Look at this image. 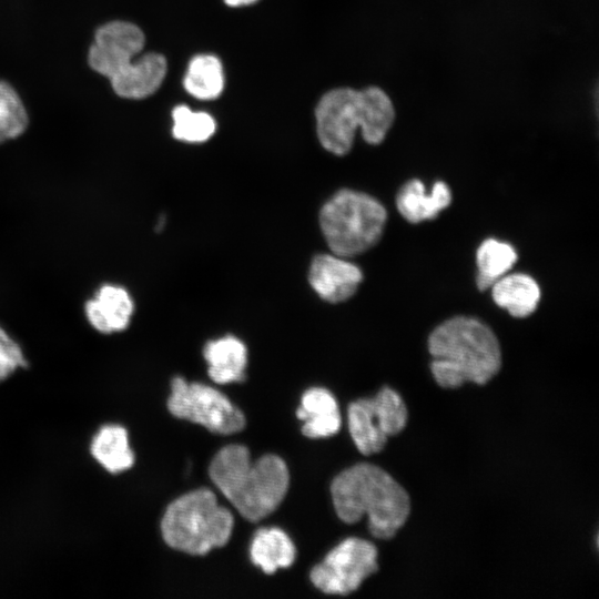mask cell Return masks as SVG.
Here are the masks:
<instances>
[{
  "label": "cell",
  "instance_id": "obj_1",
  "mask_svg": "<svg viewBox=\"0 0 599 599\" xmlns=\"http://www.w3.org/2000/svg\"><path fill=\"white\" fill-rule=\"evenodd\" d=\"M209 475L238 514L252 522L272 514L290 485L288 469L281 457L267 454L252 461L248 449L237 444L215 454Z\"/></svg>",
  "mask_w": 599,
  "mask_h": 599
},
{
  "label": "cell",
  "instance_id": "obj_2",
  "mask_svg": "<svg viewBox=\"0 0 599 599\" xmlns=\"http://www.w3.org/2000/svg\"><path fill=\"white\" fill-rule=\"evenodd\" d=\"M331 494L338 518L355 524L365 515L370 534L389 539L406 522L410 500L406 490L380 467L361 463L339 473Z\"/></svg>",
  "mask_w": 599,
  "mask_h": 599
},
{
  "label": "cell",
  "instance_id": "obj_3",
  "mask_svg": "<svg viewBox=\"0 0 599 599\" xmlns=\"http://www.w3.org/2000/svg\"><path fill=\"white\" fill-rule=\"evenodd\" d=\"M432 373L438 385L457 388L490 380L501 367L495 333L474 317L457 316L437 326L428 338Z\"/></svg>",
  "mask_w": 599,
  "mask_h": 599
},
{
  "label": "cell",
  "instance_id": "obj_4",
  "mask_svg": "<svg viewBox=\"0 0 599 599\" xmlns=\"http://www.w3.org/2000/svg\"><path fill=\"white\" fill-rule=\"evenodd\" d=\"M315 114L321 144L337 155L352 149L359 128L367 143L379 144L395 120L393 102L378 87L334 89L319 100Z\"/></svg>",
  "mask_w": 599,
  "mask_h": 599
},
{
  "label": "cell",
  "instance_id": "obj_5",
  "mask_svg": "<svg viewBox=\"0 0 599 599\" xmlns=\"http://www.w3.org/2000/svg\"><path fill=\"white\" fill-rule=\"evenodd\" d=\"M233 524L232 514L217 502L214 493L199 488L166 507L161 531L171 548L202 556L229 541Z\"/></svg>",
  "mask_w": 599,
  "mask_h": 599
},
{
  "label": "cell",
  "instance_id": "obj_6",
  "mask_svg": "<svg viewBox=\"0 0 599 599\" xmlns=\"http://www.w3.org/2000/svg\"><path fill=\"white\" fill-rule=\"evenodd\" d=\"M386 220L379 201L348 189L336 192L319 212V226L331 252L346 258L373 247Z\"/></svg>",
  "mask_w": 599,
  "mask_h": 599
},
{
  "label": "cell",
  "instance_id": "obj_7",
  "mask_svg": "<svg viewBox=\"0 0 599 599\" xmlns=\"http://www.w3.org/2000/svg\"><path fill=\"white\" fill-rule=\"evenodd\" d=\"M170 413L200 424L210 432L231 435L245 427V417L223 393L202 383H187L176 376L167 398Z\"/></svg>",
  "mask_w": 599,
  "mask_h": 599
},
{
  "label": "cell",
  "instance_id": "obj_8",
  "mask_svg": "<svg viewBox=\"0 0 599 599\" xmlns=\"http://www.w3.org/2000/svg\"><path fill=\"white\" fill-rule=\"evenodd\" d=\"M407 408L397 392L383 387L373 398H361L348 405V429L363 455L379 453L388 436L400 433L407 424Z\"/></svg>",
  "mask_w": 599,
  "mask_h": 599
},
{
  "label": "cell",
  "instance_id": "obj_9",
  "mask_svg": "<svg viewBox=\"0 0 599 599\" xmlns=\"http://www.w3.org/2000/svg\"><path fill=\"white\" fill-rule=\"evenodd\" d=\"M378 570L377 549L361 538H347L333 548L309 573L312 583L328 595H348Z\"/></svg>",
  "mask_w": 599,
  "mask_h": 599
},
{
  "label": "cell",
  "instance_id": "obj_10",
  "mask_svg": "<svg viewBox=\"0 0 599 599\" xmlns=\"http://www.w3.org/2000/svg\"><path fill=\"white\" fill-rule=\"evenodd\" d=\"M142 30L125 21L100 27L90 47L88 61L92 70L110 79L133 61L144 47Z\"/></svg>",
  "mask_w": 599,
  "mask_h": 599
},
{
  "label": "cell",
  "instance_id": "obj_11",
  "mask_svg": "<svg viewBox=\"0 0 599 599\" xmlns=\"http://www.w3.org/2000/svg\"><path fill=\"white\" fill-rule=\"evenodd\" d=\"M363 280L361 268L346 257L332 254L316 255L309 266L308 282L317 295L329 303L352 297Z\"/></svg>",
  "mask_w": 599,
  "mask_h": 599
},
{
  "label": "cell",
  "instance_id": "obj_12",
  "mask_svg": "<svg viewBox=\"0 0 599 599\" xmlns=\"http://www.w3.org/2000/svg\"><path fill=\"white\" fill-rule=\"evenodd\" d=\"M134 304L129 292L119 285L105 284L85 303L89 323L98 332H121L130 324Z\"/></svg>",
  "mask_w": 599,
  "mask_h": 599
},
{
  "label": "cell",
  "instance_id": "obj_13",
  "mask_svg": "<svg viewBox=\"0 0 599 599\" xmlns=\"http://www.w3.org/2000/svg\"><path fill=\"white\" fill-rule=\"evenodd\" d=\"M165 74V58L159 53H148L132 61L109 80L119 97L143 99L160 88Z\"/></svg>",
  "mask_w": 599,
  "mask_h": 599
},
{
  "label": "cell",
  "instance_id": "obj_14",
  "mask_svg": "<svg viewBox=\"0 0 599 599\" xmlns=\"http://www.w3.org/2000/svg\"><path fill=\"white\" fill-rule=\"evenodd\" d=\"M451 202L449 187L441 181L436 182L427 193L419 180L407 182L396 196L399 213L410 223L435 219Z\"/></svg>",
  "mask_w": 599,
  "mask_h": 599
},
{
  "label": "cell",
  "instance_id": "obj_15",
  "mask_svg": "<svg viewBox=\"0 0 599 599\" xmlns=\"http://www.w3.org/2000/svg\"><path fill=\"white\" fill-rule=\"evenodd\" d=\"M296 416L304 422L302 433L309 438L328 437L341 427V415L334 396L325 388L307 389Z\"/></svg>",
  "mask_w": 599,
  "mask_h": 599
},
{
  "label": "cell",
  "instance_id": "obj_16",
  "mask_svg": "<svg viewBox=\"0 0 599 599\" xmlns=\"http://www.w3.org/2000/svg\"><path fill=\"white\" fill-rule=\"evenodd\" d=\"M203 355L209 365V376L216 384L245 379L247 351L237 337L229 335L207 342Z\"/></svg>",
  "mask_w": 599,
  "mask_h": 599
},
{
  "label": "cell",
  "instance_id": "obj_17",
  "mask_svg": "<svg viewBox=\"0 0 599 599\" xmlns=\"http://www.w3.org/2000/svg\"><path fill=\"white\" fill-rule=\"evenodd\" d=\"M495 303L515 317H526L535 312L540 300L536 281L522 273L506 274L491 286Z\"/></svg>",
  "mask_w": 599,
  "mask_h": 599
},
{
  "label": "cell",
  "instance_id": "obj_18",
  "mask_svg": "<svg viewBox=\"0 0 599 599\" xmlns=\"http://www.w3.org/2000/svg\"><path fill=\"white\" fill-rule=\"evenodd\" d=\"M252 562L265 573H274L278 568L290 567L296 557L291 538L280 528H261L250 548Z\"/></svg>",
  "mask_w": 599,
  "mask_h": 599
},
{
  "label": "cell",
  "instance_id": "obj_19",
  "mask_svg": "<svg viewBox=\"0 0 599 599\" xmlns=\"http://www.w3.org/2000/svg\"><path fill=\"white\" fill-rule=\"evenodd\" d=\"M91 453L108 471L113 474L129 469L134 463L128 433L120 425L103 426L92 440Z\"/></svg>",
  "mask_w": 599,
  "mask_h": 599
},
{
  "label": "cell",
  "instance_id": "obj_20",
  "mask_svg": "<svg viewBox=\"0 0 599 599\" xmlns=\"http://www.w3.org/2000/svg\"><path fill=\"white\" fill-rule=\"evenodd\" d=\"M224 87L223 68L220 60L210 54L194 57L184 78L185 90L196 99H216Z\"/></svg>",
  "mask_w": 599,
  "mask_h": 599
},
{
  "label": "cell",
  "instance_id": "obj_21",
  "mask_svg": "<svg viewBox=\"0 0 599 599\" xmlns=\"http://www.w3.org/2000/svg\"><path fill=\"white\" fill-rule=\"evenodd\" d=\"M476 261L478 267L477 286L485 291L514 266L517 261V252L506 242L488 238L478 247Z\"/></svg>",
  "mask_w": 599,
  "mask_h": 599
},
{
  "label": "cell",
  "instance_id": "obj_22",
  "mask_svg": "<svg viewBox=\"0 0 599 599\" xmlns=\"http://www.w3.org/2000/svg\"><path fill=\"white\" fill-rule=\"evenodd\" d=\"M172 133L175 139L199 143L209 140L215 132L214 119L205 112H194L185 105H179L172 111Z\"/></svg>",
  "mask_w": 599,
  "mask_h": 599
},
{
  "label": "cell",
  "instance_id": "obj_23",
  "mask_svg": "<svg viewBox=\"0 0 599 599\" xmlns=\"http://www.w3.org/2000/svg\"><path fill=\"white\" fill-rule=\"evenodd\" d=\"M26 108L16 90L0 80V143L16 139L28 126Z\"/></svg>",
  "mask_w": 599,
  "mask_h": 599
},
{
  "label": "cell",
  "instance_id": "obj_24",
  "mask_svg": "<svg viewBox=\"0 0 599 599\" xmlns=\"http://www.w3.org/2000/svg\"><path fill=\"white\" fill-rule=\"evenodd\" d=\"M27 361L20 346L0 327V382L18 367H26Z\"/></svg>",
  "mask_w": 599,
  "mask_h": 599
},
{
  "label": "cell",
  "instance_id": "obj_25",
  "mask_svg": "<svg viewBox=\"0 0 599 599\" xmlns=\"http://www.w3.org/2000/svg\"><path fill=\"white\" fill-rule=\"evenodd\" d=\"M226 4L231 7H240L254 3L257 0H224Z\"/></svg>",
  "mask_w": 599,
  "mask_h": 599
}]
</instances>
